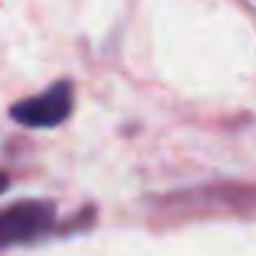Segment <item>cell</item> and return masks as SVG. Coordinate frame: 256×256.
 Listing matches in <instances>:
<instances>
[{
  "label": "cell",
  "instance_id": "6da1fadb",
  "mask_svg": "<svg viewBox=\"0 0 256 256\" xmlns=\"http://www.w3.org/2000/svg\"><path fill=\"white\" fill-rule=\"evenodd\" d=\"M56 230V204L49 201H16L0 211V250L49 237Z\"/></svg>",
  "mask_w": 256,
  "mask_h": 256
},
{
  "label": "cell",
  "instance_id": "7a4b0ae2",
  "mask_svg": "<svg viewBox=\"0 0 256 256\" xmlns=\"http://www.w3.org/2000/svg\"><path fill=\"white\" fill-rule=\"evenodd\" d=\"M72 107H75V88H72V82H56L42 94H36V98L16 100L10 107V117L23 126H32V130H49V126H58L68 120Z\"/></svg>",
  "mask_w": 256,
  "mask_h": 256
},
{
  "label": "cell",
  "instance_id": "3957f363",
  "mask_svg": "<svg viewBox=\"0 0 256 256\" xmlns=\"http://www.w3.org/2000/svg\"><path fill=\"white\" fill-rule=\"evenodd\" d=\"M6 188H10V175H6V172H0V194H4Z\"/></svg>",
  "mask_w": 256,
  "mask_h": 256
}]
</instances>
